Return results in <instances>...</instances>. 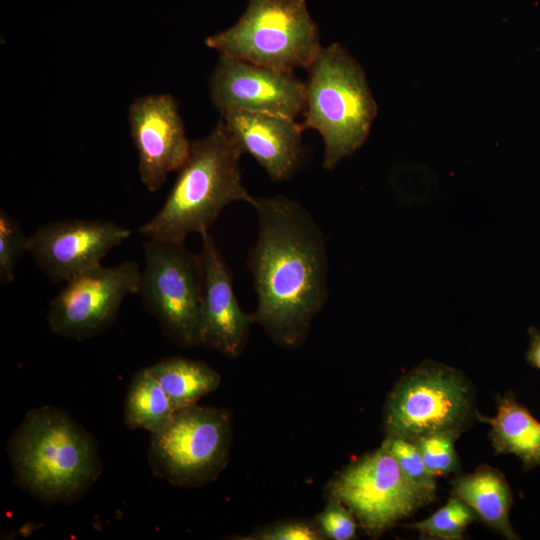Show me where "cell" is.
<instances>
[{
  "label": "cell",
  "mask_w": 540,
  "mask_h": 540,
  "mask_svg": "<svg viewBox=\"0 0 540 540\" xmlns=\"http://www.w3.org/2000/svg\"><path fill=\"white\" fill-rule=\"evenodd\" d=\"M130 235V229L112 221H51L28 237L27 253L52 282H66L101 265L102 259Z\"/></svg>",
  "instance_id": "cell-11"
},
{
  "label": "cell",
  "mask_w": 540,
  "mask_h": 540,
  "mask_svg": "<svg viewBox=\"0 0 540 540\" xmlns=\"http://www.w3.org/2000/svg\"><path fill=\"white\" fill-rule=\"evenodd\" d=\"M314 521L324 539L351 540L356 536L358 522L355 516L345 505L336 500L329 499Z\"/></svg>",
  "instance_id": "cell-24"
},
{
  "label": "cell",
  "mask_w": 540,
  "mask_h": 540,
  "mask_svg": "<svg viewBox=\"0 0 540 540\" xmlns=\"http://www.w3.org/2000/svg\"><path fill=\"white\" fill-rule=\"evenodd\" d=\"M231 442V411L196 404L177 410L164 429L151 434L149 466L171 485L201 487L225 469Z\"/></svg>",
  "instance_id": "cell-7"
},
{
  "label": "cell",
  "mask_w": 540,
  "mask_h": 540,
  "mask_svg": "<svg viewBox=\"0 0 540 540\" xmlns=\"http://www.w3.org/2000/svg\"><path fill=\"white\" fill-rule=\"evenodd\" d=\"M308 69L301 126L319 132L322 167L331 171L366 141L377 104L362 66L340 44L322 48Z\"/></svg>",
  "instance_id": "cell-4"
},
{
  "label": "cell",
  "mask_w": 540,
  "mask_h": 540,
  "mask_svg": "<svg viewBox=\"0 0 540 540\" xmlns=\"http://www.w3.org/2000/svg\"><path fill=\"white\" fill-rule=\"evenodd\" d=\"M175 412L168 396L147 367L138 370L131 379L125 398V426L131 430L156 433L171 422Z\"/></svg>",
  "instance_id": "cell-19"
},
{
  "label": "cell",
  "mask_w": 540,
  "mask_h": 540,
  "mask_svg": "<svg viewBox=\"0 0 540 540\" xmlns=\"http://www.w3.org/2000/svg\"><path fill=\"white\" fill-rule=\"evenodd\" d=\"M382 444L394 456L410 483L432 502L436 496V476L428 470L416 443L402 437L386 436Z\"/></svg>",
  "instance_id": "cell-21"
},
{
  "label": "cell",
  "mask_w": 540,
  "mask_h": 540,
  "mask_svg": "<svg viewBox=\"0 0 540 540\" xmlns=\"http://www.w3.org/2000/svg\"><path fill=\"white\" fill-rule=\"evenodd\" d=\"M461 433L454 431L438 432L413 440L428 470L434 476H445L459 469V458L455 441Z\"/></svg>",
  "instance_id": "cell-22"
},
{
  "label": "cell",
  "mask_w": 540,
  "mask_h": 540,
  "mask_svg": "<svg viewBox=\"0 0 540 540\" xmlns=\"http://www.w3.org/2000/svg\"><path fill=\"white\" fill-rule=\"evenodd\" d=\"M160 384L175 411L196 405L221 384L220 374L208 364L172 356L147 367Z\"/></svg>",
  "instance_id": "cell-18"
},
{
  "label": "cell",
  "mask_w": 540,
  "mask_h": 540,
  "mask_svg": "<svg viewBox=\"0 0 540 540\" xmlns=\"http://www.w3.org/2000/svg\"><path fill=\"white\" fill-rule=\"evenodd\" d=\"M477 418L474 391L458 370L424 361L391 390L383 413L386 436L410 440L438 432L462 433Z\"/></svg>",
  "instance_id": "cell-6"
},
{
  "label": "cell",
  "mask_w": 540,
  "mask_h": 540,
  "mask_svg": "<svg viewBox=\"0 0 540 540\" xmlns=\"http://www.w3.org/2000/svg\"><path fill=\"white\" fill-rule=\"evenodd\" d=\"M138 293L163 335L182 348L201 345L202 269L184 243L145 238Z\"/></svg>",
  "instance_id": "cell-8"
},
{
  "label": "cell",
  "mask_w": 540,
  "mask_h": 540,
  "mask_svg": "<svg viewBox=\"0 0 540 540\" xmlns=\"http://www.w3.org/2000/svg\"><path fill=\"white\" fill-rule=\"evenodd\" d=\"M201 236L202 269L200 305L201 345L227 357L237 358L245 349L251 314L240 307L232 273L209 231Z\"/></svg>",
  "instance_id": "cell-14"
},
{
  "label": "cell",
  "mask_w": 540,
  "mask_h": 540,
  "mask_svg": "<svg viewBox=\"0 0 540 540\" xmlns=\"http://www.w3.org/2000/svg\"><path fill=\"white\" fill-rule=\"evenodd\" d=\"M128 121L140 180L149 192H157L189 153L191 141L177 102L170 94L140 97L130 105Z\"/></svg>",
  "instance_id": "cell-13"
},
{
  "label": "cell",
  "mask_w": 540,
  "mask_h": 540,
  "mask_svg": "<svg viewBox=\"0 0 540 540\" xmlns=\"http://www.w3.org/2000/svg\"><path fill=\"white\" fill-rule=\"evenodd\" d=\"M243 153L251 155L274 182L289 180L303 156L301 124L294 118L245 110L221 112Z\"/></svg>",
  "instance_id": "cell-15"
},
{
  "label": "cell",
  "mask_w": 540,
  "mask_h": 540,
  "mask_svg": "<svg viewBox=\"0 0 540 540\" xmlns=\"http://www.w3.org/2000/svg\"><path fill=\"white\" fill-rule=\"evenodd\" d=\"M252 207L258 220L247 258L257 296L252 320L277 346L297 349L327 300L325 235L309 211L287 196L258 197Z\"/></svg>",
  "instance_id": "cell-1"
},
{
  "label": "cell",
  "mask_w": 540,
  "mask_h": 540,
  "mask_svg": "<svg viewBox=\"0 0 540 540\" xmlns=\"http://www.w3.org/2000/svg\"><path fill=\"white\" fill-rule=\"evenodd\" d=\"M209 87L212 103L220 113L236 109L295 119L305 109V83L293 72L224 54H219Z\"/></svg>",
  "instance_id": "cell-12"
},
{
  "label": "cell",
  "mask_w": 540,
  "mask_h": 540,
  "mask_svg": "<svg viewBox=\"0 0 540 540\" xmlns=\"http://www.w3.org/2000/svg\"><path fill=\"white\" fill-rule=\"evenodd\" d=\"M246 540H322L324 539L315 521L291 519L279 521L259 528L243 537Z\"/></svg>",
  "instance_id": "cell-25"
},
{
  "label": "cell",
  "mask_w": 540,
  "mask_h": 540,
  "mask_svg": "<svg viewBox=\"0 0 540 540\" xmlns=\"http://www.w3.org/2000/svg\"><path fill=\"white\" fill-rule=\"evenodd\" d=\"M7 453L16 484L36 500L72 504L102 473L93 436L65 410H29L12 433Z\"/></svg>",
  "instance_id": "cell-2"
},
{
  "label": "cell",
  "mask_w": 540,
  "mask_h": 540,
  "mask_svg": "<svg viewBox=\"0 0 540 540\" xmlns=\"http://www.w3.org/2000/svg\"><path fill=\"white\" fill-rule=\"evenodd\" d=\"M243 151L221 118L204 138L190 142L175 182L161 209L139 232L145 238L184 243L190 233L209 231L223 209L234 202H255L244 187Z\"/></svg>",
  "instance_id": "cell-3"
},
{
  "label": "cell",
  "mask_w": 540,
  "mask_h": 540,
  "mask_svg": "<svg viewBox=\"0 0 540 540\" xmlns=\"http://www.w3.org/2000/svg\"><path fill=\"white\" fill-rule=\"evenodd\" d=\"M205 44L219 54L287 72L308 69L322 49L306 0H248L238 21Z\"/></svg>",
  "instance_id": "cell-5"
},
{
  "label": "cell",
  "mask_w": 540,
  "mask_h": 540,
  "mask_svg": "<svg viewBox=\"0 0 540 540\" xmlns=\"http://www.w3.org/2000/svg\"><path fill=\"white\" fill-rule=\"evenodd\" d=\"M140 275L135 261H123L112 267L99 265L69 279L50 302V331L73 340L99 335L112 325L125 298L138 293Z\"/></svg>",
  "instance_id": "cell-10"
},
{
  "label": "cell",
  "mask_w": 540,
  "mask_h": 540,
  "mask_svg": "<svg viewBox=\"0 0 540 540\" xmlns=\"http://www.w3.org/2000/svg\"><path fill=\"white\" fill-rule=\"evenodd\" d=\"M477 518L470 506L453 495L428 518L406 526L418 531L421 538L458 540L462 539L467 527Z\"/></svg>",
  "instance_id": "cell-20"
},
{
  "label": "cell",
  "mask_w": 540,
  "mask_h": 540,
  "mask_svg": "<svg viewBox=\"0 0 540 540\" xmlns=\"http://www.w3.org/2000/svg\"><path fill=\"white\" fill-rule=\"evenodd\" d=\"M477 419L490 425L489 437L497 453L517 456L526 470L540 467V422L512 393L498 398L494 417L477 413Z\"/></svg>",
  "instance_id": "cell-17"
},
{
  "label": "cell",
  "mask_w": 540,
  "mask_h": 540,
  "mask_svg": "<svg viewBox=\"0 0 540 540\" xmlns=\"http://www.w3.org/2000/svg\"><path fill=\"white\" fill-rule=\"evenodd\" d=\"M530 345L526 353L527 362L540 369V331L534 327L529 329Z\"/></svg>",
  "instance_id": "cell-26"
},
{
  "label": "cell",
  "mask_w": 540,
  "mask_h": 540,
  "mask_svg": "<svg viewBox=\"0 0 540 540\" xmlns=\"http://www.w3.org/2000/svg\"><path fill=\"white\" fill-rule=\"evenodd\" d=\"M328 494L329 499L345 505L371 537L382 535L430 503L383 444L339 472Z\"/></svg>",
  "instance_id": "cell-9"
},
{
  "label": "cell",
  "mask_w": 540,
  "mask_h": 540,
  "mask_svg": "<svg viewBox=\"0 0 540 540\" xmlns=\"http://www.w3.org/2000/svg\"><path fill=\"white\" fill-rule=\"evenodd\" d=\"M27 240L19 221L0 210V281L11 283L15 279V268L24 253Z\"/></svg>",
  "instance_id": "cell-23"
},
{
  "label": "cell",
  "mask_w": 540,
  "mask_h": 540,
  "mask_svg": "<svg viewBox=\"0 0 540 540\" xmlns=\"http://www.w3.org/2000/svg\"><path fill=\"white\" fill-rule=\"evenodd\" d=\"M452 493L476 513L487 526L509 540L519 539L510 522L513 495L504 475L488 465L456 477Z\"/></svg>",
  "instance_id": "cell-16"
}]
</instances>
